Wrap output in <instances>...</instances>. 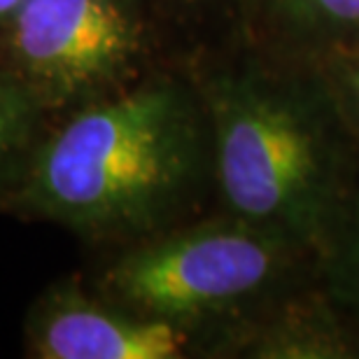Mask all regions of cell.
Masks as SVG:
<instances>
[{
	"mask_svg": "<svg viewBox=\"0 0 359 359\" xmlns=\"http://www.w3.org/2000/svg\"><path fill=\"white\" fill-rule=\"evenodd\" d=\"M201 154V117L187 89L140 82L47 128L3 203L89 238L149 231L196 182Z\"/></svg>",
	"mask_w": 359,
	"mask_h": 359,
	"instance_id": "obj_1",
	"label": "cell"
},
{
	"mask_svg": "<svg viewBox=\"0 0 359 359\" xmlns=\"http://www.w3.org/2000/svg\"><path fill=\"white\" fill-rule=\"evenodd\" d=\"M217 175L229 205L264 231L304 233L325 205L322 140L283 93L229 82L212 98Z\"/></svg>",
	"mask_w": 359,
	"mask_h": 359,
	"instance_id": "obj_2",
	"label": "cell"
},
{
	"mask_svg": "<svg viewBox=\"0 0 359 359\" xmlns=\"http://www.w3.org/2000/svg\"><path fill=\"white\" fill-rule=\"evenodd\" d=\"M142 54L135 0H26L3 26V61L47 114L126 89Z\"/></svg>",
	"mask_w": 359,
	"mask_h": 359,
	"instance_id": "obj_3",
	"label": "cell"
},
{
	"mask_svg": "<svg viewBox=\"0 0 359 359\" xmlns=\"http://www.w3.org/2000/svg\"><path fill=\"white\" fill-rule=\"evenodd\" d=\"M273 269L271 231L205 224L133 248L105 273V290L135 313L180 325L259 290Z\"/></svg>",
	"mask_w": 359,
	"mask_h": 359,
	"instance_id": "obj_4",
	"label": "cell"
},
{
	"mask_svg": "<svg viewBox=\"0 0 359 359\" xmlns=\"http://www.w3.org/2000/svg\"><path fill=\"white\" fill-rule=\"evenodd\" d=\"M26 348L38 359H173L187 334L177 322L117 311L59 283L28 313Z\"/></svg>",
	"mask_w": 359,
	"mask_h": 359,
	"instance_id": "obj_5",
	"label": "cell"
},
{
	"mask_svg": "<svg viewBox=\"0 0 359 359\" xmlns=\"http://www.w3.org/2000/svg\"><path fill=\"white\" fill-rule=\"evenodd\" d=\"M47 110L0 56V201L14 189L47 133Z\"/></svg>",
	"mask_w": 359,
	"mask_h": 359,
	"instance_id": "obj_6",
	"label": "cell"
},
{
	"mask_svg": "<svg viewBox=\"0 0 359 359\" xmlns=\"http://www.w3.org/2000/svg\"><path fill=\"white\" fill-rule=\"evenodd\" d=\"M301 12L329 24H359V0H290Z\"/></svg>",
	"mask_w": 359,
	"mask_h": 359,
	"instance_id": "obj_7",
	"label": "cell"
},
{
	"mask_svg": "<svg viewBox=\"0 0 359 359\" xmlns=\"http://www.w3.org/2000/svg\"><path fill=\"white\" fill-rule=\"evenodd\" d=\"M26 0H0V28L12 19V14L24 5Z\"/></svg>",
	"mask_w": 359,
	"mask_h": 359,
	"instance_id": "obj_8",
	"label": "cell"
},
{
	"mask_svg": "<svg viewBox=\"0 0 359 359\" xmlns=\"http://www.w3.org/2000/svg\"><path fill=\"white\" fill-rule=\"evenodd\" d=\"M355 84H357V91H359V73H357V82Z\"/></svg>",
	"mask_w": 359,
	"mask_h": 359,
	"instance_id": "obj_9",
	"label": "cell"
}]
</instances>
